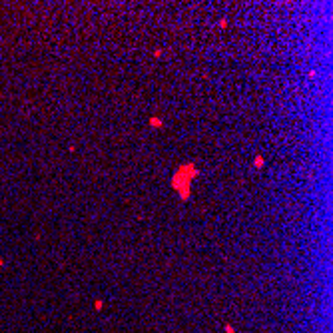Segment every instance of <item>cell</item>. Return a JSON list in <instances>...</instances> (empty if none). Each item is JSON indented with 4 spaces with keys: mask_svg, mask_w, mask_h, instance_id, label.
<instances>
[{
    "mask_svg": "<svg viewBox=\"0 0 333 333\" xmlns=\"http://www.w3.org/2000/svg\"><path fill=\"white\" fill-rule=\"evenodd\" d=\"M148 124L152 126V128H164V120L160 116H152V118L148 120Z\"/></svg>",
    "mask_w": 333,
    "mask_h": 333,
    "instance_id": "2",
    "label": "cell"
},
{
    "mask_svg": "<svg viewBox=\"0 0 333 333\" xmlns=\"http://www.w3.org/2000/svg\"><path fill=\"white\" fill-rule=\"evenodd\" d=\"M219 28H221V30L228 28V22H225V20H219Z\"/></svg>",
    "mask_w": 333,
    "mask_h": 333,
    "instance_id": "5",
    "label": "cell"
},
{
    "mask_svg": "<svg viewBox=\"0 0 333 333\" xmlns=\"http://www.w3.org/2000/svg\"><path fill=\"white\" fill-rule=\"evenodd\" d=\"M198 176H200V170H198V166H195V164H191V162L181 164V166L174 171V176H171V190L178 191L180 200L186 201L188 198H190V194H191V181H194Z\"/></svg>",
    "mask_w": 333,
    "mask_h": 333,
    "instance_id": "1",
    "label": "cell"
},
{
    "mask_svg": "<svg viewBox=\"0 0 333 333\" xmlns=\"http://www.w3.org/2000/svg\"><path fill=\"white\" fill-rule=\"evenodd\" d=\"M102 305H104V303H102V299H96L94 301V307H96V309H102Z\"/></svg>",
    "mask_w": 333,
    "mask_h": 333,
    "instance_id": "4",
    "label": "cell"
},
{
    "mask_svg": "<svg viewBox=\"0 0 333 333\" xmlns=\"http://www.w3.org/2000/svg\"><path fill=\"white\" fill-rule=\"evenodd\" d=\"M253 166H255L257 170H261V168L265 166V160H263V156H259V154H257V156L253 158Z\"/></svg>",
    "mask_w": 333,
    "mask_h": 333,
    "instance_id": "3",
    "label": "cell"
},
{
    "mask_svg": "<svg viewBox=\"0 0 333 333\" xmlns=\"http://www.w3.org/2000/svg\"><path fill=\"white\" fill-rule=\"evenodd\" d=\"M225 333H235V331H233L231 325H225Z\"/></svg>",
    "mask_w": 333,
    "mask_h": 333,
    "instance_id": "6",
    "label": "cell"
}]
</instances>
